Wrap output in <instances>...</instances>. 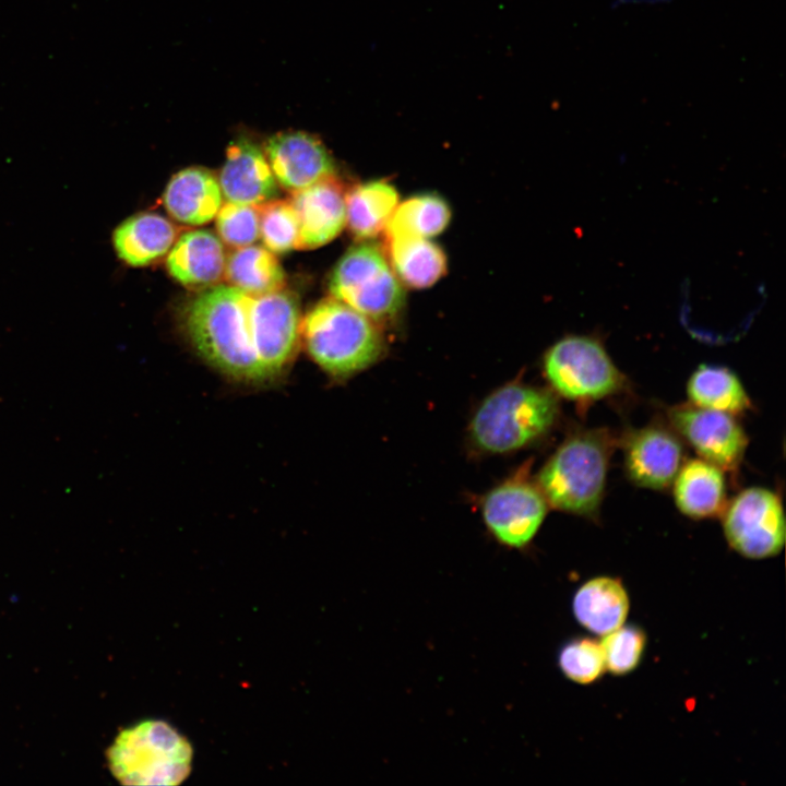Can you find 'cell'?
Here are the masks:
<instances>
[{"label": "cell", "mask_w": 786, "mask_h": 786, "mask_svg": "<svg viewBox=\"0 0 786 786\" xmlns=\"http://www.w3.org/2000/svg\"><path fill=\"white\" fill-rule=\"evenodd\" d=\"M252 296L231 285H213L186 309L184 331L196 354L227 379L266 383L251 336Z\"/></svg>", "instance_id": "cell-1"}, {"label": "cell", "mask_w": 786, "mask_h": 786, "mask_svg": "<svg viewBox=\"0 0 786 786\" xmlns=\"http://www.w3.org/2000/svg\"><path fill=\"white\" fill-rule=\"evenodd\" d=\"M558 416V398L551 390L512 381L481 401L469 421L468 437L483 454H508L546 436Z\"/></svg>", "instance_id": "cell-2"}, {"label": "cell", "mask_w": 786, "mask_h": 786, "mask_svg": "<svg viewBox=\"0 0 786 786\" xmlns=\"http://www.w3.org/2000/svg\"><path fill=\"white\" fill-rule=\"evenodd\" d=\"M616 445V437L605 428L579 430L565 438L536 478L548 505L576 515H596Z\"/></svg>", "instance_id": "cell-3"}, {"label": "cell", "mask_w": 786, "mask_h": 786, "mask_svg": "<svg viewBox=\"0 0 786 786\" xmlns=\"http://www.w3.org/2000/svg\"><path fill=\"white\" fill-rule=\"evenodd\" d=\"M300 338L310 358L335 381L366 370L384 353L378 323L333 297L318 302L301 320Z\"/></svg>", "instance_id": "cell-4"}, {"label": "cell", "mask_w": 786, "mask_h": 786, "mask_svg": "<svg viewBox=\"0 0 786 786\" xmlns=\"http://www.w3.org/2000/svg\"><path fill=\"white\" fill-rule=\"evenodd\" d=\"M106 759L123 785L172 786L190 774L192 747L168 723L150 719L119 733Z\"/></svg>", "instance_id": "cell-5"}, {"label": "cell", "mask_w": 786, "mask_h": 786, "mask_svg": "<svg viewBox=\"0 0 786 786\" xmlns=\"http://www.w3.org/2000/svg\"><path fill=\"white\" fill-rule=\"evenodd\" d=\"M543 370L556 395L583 405L626 385L624 376L593 335H567L553 343L544 355Z\"/></svg>", "instance_id": "cell-6"}, {"label": "cell", "mask_w": 786, "mask_h": 786, "mask_svg": "<svg viewBox=\"0 0 786 786\" xmlns=\"http://www.w3.org/2000/svg\"><path fill=\"white\" fill-rule=\"evenodd\" d=\"M329 290L376 322L393 319L405 302V293L379 246L364 242L350 247L334 266Z\"/></svg>", "instance_id": "cell-7"}, {"label": "cell", "mask_w": 786, "mask_h": 786, "mask_svg": "<svg viewBox=\"0 0 786 786\" xmlns=\"http://www.w3.org/2000/svg\"><path fill=\"white\" fill-rule=\"evenodd\" d=\"M729 546L749 559H765L781 552L785 543V517L774 491L751 487L727 502L720 513Z\"/></svg>", "instance_id": "cell-8"}, {"label": "cell", "mask_w": 786, "mask_h": 786, "mask_svg": "<svg viewBox=\"0 0 786 786\" xmlns=\"http://www.w3.org/2000/svg\"><path fill=\"white\" fill-rule=\"evenodd\" d=\"M548 503L536 481L520 472L491 488L483 498L481 515L491 536L501 545L525 548L547 514Z\"/></svg>", "instance_id": "cell-9"}, {"label": "cell", "mask_w": 786, "mask_h": 786, "mask_svg": "<svg viewBox=\"0 0 786 786\" xmlns=\"http://www.w3.org/2000/svg\"><path fill=\"white\" fill-rule=\"evenodd\" d=\"M253 347L266 382L290 366L300 342L297 299L283 289L253 297L250 309Z\"/></svg>", "instance_id": "cell-10"}, {"label": "cell", "mask_w": 786, "mask_h": 786, "mask_svg": "<svg viewBox=\"0 0 786 786\" xmlns=\"http://www.w3.org/2000/svg\"><path fill=\"white\" fill-rule=\"evenodd\" d=\"M668 419L674 431L693 448L700 458L723 472L738 471L748 438L734 415L689 403L669 408Z\"/></svg>", "instance_id": "cell-11"}, {"label": "cell", "mask_w": 786, "mask_h": 786, "mask_svg": "<svg viewBox=\"0 0 786 786\" xmlns=\"http://www.w3.org/2000/svg\"><path fill=\"white\" fill-rule=\"evenodd\" d=\"M624 468L629 479L648 489L669 487L683 461V446L672 430L647 426L623 438Z\"/></svg>", "instance_id": "cell-12"}, {"label": "cell", "mask_w": 786, "mask_h": 786, "mask_svg": "<svg viewBox=\"0 0 786 786\" xmlns=\"http://www.w3.org/2000/svg\"><path fill=\"white\" fill-rule=\"evenodd\" d=\"M264 151L275 179L291 192L335 174V165L326 147L307 132L276 133L266 141Z\"/></svg>", "instance_id": "cell-13"}, {"label": "cell", "mask_w": 786, "mask_h": 786, "mask_svg": "<svg viewBox=\"0 0 786 786\" xmlns=\"http://www.w3.org/2000/svg\"><path fill=\"white\" fill-rule=\"evenodd\" d=\"M345 193L334 176L293 191L299 224L296 249H314L333 240L346 225Z\"/></svg>", "instance_id": "cell-14"}, {"label": "cell", "mask_w": 786, "mask_h": 786, "mask_svg": "<svg viewBox=\"0 0 786 786\" xmlns=\"http://www.w3.org/2000/svg\"><path fill=\"white\" fill-rule=\"evenodd\" d=\"M218 182L229 202L261 205L277 192L265 153L247 138H239L228 146Z\"/></svg>", "instance_id": "cell-15"}, {"label": "cell", "mask_w": 786, "mask_h": 786, "mask_svg": "<svg viewBox=\"0 0 786 786\" xmlns=\"http://www.w3.org/2000/svg\"><path fill=\"white\" fill-rule=\"evenodd\" d=\"M226 257L222 241L205 229L182 234L166 260L169 274L190 288H207L224 277Z\"/></svg>", "instance_id": "cell-16"}, {"label": "cell", "mask_w": 786, "mask_h": 786, "mask_svg": "<svg viewBox=\"0 0 786 786\" xmlns=\"http://www.w3.org/2000/svg\"><path fill=\"white\" fill-rule=\"evenodd\" d=\"M163 201L176 221L199 226L216 216L222 205V190L216 177L207 169L189 167L171 177Z\"/></svg>", "instance_id": "cell-17"}, {"label": "cell", "mask_w": 786, "mask_h": 786, "mask_svg": "<svg viewBox=\"0 0 786 786\" xmlns=\"http://www.w3.org/2000/svg\"><path fill=\"white\" fill-rule=\"evenodd\" d=\"M630 600L620 580L597 576L582 584L572 599L576 621L597 635L621 627L629 614Z\"/></svg>", "instance_id": "cell-18"}, {"label": "cell", "mask_w": 786, "mask_h": 786, "mask_svg": "<svg viewBox=\"0 0 786 786\" xmlns=\"http://www.w3.org/2000/svg\"><path fill=\"white\" fill-rule=\"evenodd\" d=\"M724 472L702 458L682 463L672 484L679 511L692 519L720 515L726 505Z\"/></svg>", "instance_id": "cell-19"}, {"label": "cell", "mask_w": 786, "mask_h": 786, "mask_svg": "<svg viewBox=\"0 0 786 786\" xmlns=\"http://www.w3.org/2000/svg\"><path fill=\"white\" fill-rule=\"evenodd\" d=\"M177 228L156 213H139L123 221L112 234L117 255L131 266H145L166 254Z\"/></svg>", "instance_id": "cell-20"}, {"label": "cell", "mask_w": 786, "mask_h": 786, "mask_svg": "<svg viewBox=\"0 0 786 786\" xmlns=\"http://www.w3.org/2000/svg\"><path fill=\"white\" fill-rule=\"evenodd\" d=\"M386 258L401 283L410 288H428L446 272L443 250L427 238L386 235Z\"/></svg>", "instance_id": "cell-21"}, {"label": "cell", "mask_w": 786, "mask_h": 786, "mask_svg": "<svg viewBox=\"0 0 786 786\" xmlns=\"http://www.w3.org/2000/svg\"><path fill=\"white\" fill-rule=\"evenodd\" d=\"M346 224L358 239L378 236L388 225L398 204L394 186L372 180L354 187L346 195Z\"/></svg>", "instance_id": "cell-22"}, {"label": "cell", "mask_w": 786, "mask_h": 786, "mask_svg": "<svg viewBox=\"0 0 786 786\" xmlns=\"http://www.w3.org/2000/svg\"><path fill=\"white\" fill-rule=\"evenodd\" d=\"M689 403L712 410L740 415L751 401L739 378L727 367L701 365L687 383Z\"/></svg>", "instance_id": "cell-23"}, {"label": "cell", "mask_w": 786, "mask_h": 786, "mask_svg": "<svg viewBox=\"0 0 786 786\" xmlns=\"http://www.w3.org/2000/svg\"><path fill=\"white\" fill-rule=\"evenodd\" d=\"M224 277L249 296L283 289L285 273L272 251L261 246L237 248L226 259Z\"/></svg>", "instance_id": "cell-24"}, {"label": "cell", "mask_w": 786, "mask_h": 786, "mask_svg": "<svg viewBox=\"0 0 786 786\" xmlns=\"http://www.w3.org/2000/svg\"><path fill=\"white\" fill-rule=\"evenodd\" d=\"M451 219L446 201L436 193L413 195L397 204L386 235H409L429 239L441 234Z\"/></svg>", "instance_id": "cell-25"}, {"label": "cell", "mask_w": 786, "mask_h": 786, "mask_svg": "<svg viewBox=\"0 0 786 786\" xmlns=\"http://www.w3.org/2000/svg\"><path fill=\"white\" fill-rule=\"evenodd\" d=\"M299 224L289 201H267L260 205V235L273 253L296 249Z\"/></svg>", "instance_id": "cell-26"}, {"label": "cell", "mask_w": 786, "mask_h": 786, "mask_svg": "<svg viewBox=\"0 0 786 786\" xmlns=\"http://www.w3.org/2000/svg\"><path fill=\"white\" fill-rule=\"evenodd\" d=\"M558 665L561 672L579 684L598 680L606 670L600 643L590 638H576L559 651Z\"/></svg>", "instance_id": "cell-27"}, {"label": "cell", "mask_w": 786, "mask_h": 786, "mask_svg": "<svg viewBox=\"0 0 786 786\" xmlns=\"http://www.w3.org/2000/svg\"><path fill=\"white\" fill-rule=\"evenodd\" d=\"M646 645L644 631L635 626H621L604 635L600 646L606 669L616 676L633 671Z\"/></svg>", "instance_id": "cell-28"}, {"label": "cell", "mask_w": 786, "mask_h": 786, "mask_svg": "<svg viewBox=\"0 0 786 786\" xmlns=\"http://www.w3.org/2000/svg\"><path fill=\"white\" fill-rule=\"evenodd\" d=\"M216 226L225 243L236 248L252 245L260 236V205L227 201L216 214Z\"/></svg>", "instance_id": "cell-29"}, {"label": "cell", "mask_w": 786, "mask_h": 786, "mask_svg": "<svg viewBox=\"0 0 786 786\" xmlns=\"http://www.w3.org/2000/svg\"><path fill=\"white\" fill-rule=\"evenodd\" d=\"M670 0H614L612 8L616 9L620 5H628V4H646V5H657V4H665L666 2H669Z\"/></svg>", "instance_id": "cell-30"}]
</instances>
